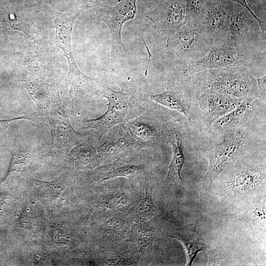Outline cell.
Listing matches in <instances>:
<instances>
[{"label":"cell","instance_id":"35","mask_svg":"<svg viewBox=\"0 0 266 266\" xmlns=\"http://www.w3.org/2000/svg\"><path fill=\"white\" fill-rule=\"evenodd\" d=\"M9 22L0 8V36L5 35L9 29Z\"/></svg>","mask_w":266,"mask_h":266},{"label":"cell","instance_id":"26","mask_svg":"<svg viewBox=\"0 0 266 266\" xmlns=\"http://www.w3.org/2000/svg\"><path fill=\"white\" fill-rule=\"evenodd\" d=\"M8 22L13 29L24 33L31 39H35L39 36L37 27L30 19L15 16L13 18H9Z\"/></svg>","mask_w":266,"mask_h":266},{"label":"cell","instance_id":"16","mask_svg":"<svg viewBox=\"0 0 266 266\" xmlns=\"http://www.w3.org/2000/svg\"><path fill=\"white\" fill-rule=\"evenodd\" d=\"M171 133L172 157L165 181L168 183H180L183 181L181 173L185 162L183 138L179 131L175 130Z\"/></svg>","mask_w":266,"mask_h":266},{"label":"cell","instance_id":"23","mask_svg":"<svg viewBox=\"0 0 266 266\" xmlns=\"http://www.w3.org/2000/svg\"><path fill=\"white\" fill-rule=\"evenodd\" d=\"M11 159L7 178H17L27 168L31 160V154L25 150H16L10 151Z\"/></svg>","mask_w":266,"mask_h":266},{"label":"cell","instance_id":"11","mask_svg":"<svg viewBox=\"0 0 266 266\" xmlns=\"http://www.w3.org/2000/svg\"><path fill=\"white\" fill-rule=\"evenodd\" d=\"M65 56L69 66L67 78L72 103L77 104L97 95H100L103 79L99 81L84 74L77 66L73 54Z\"/></svg>","mask_w":266,"mask_h":266},{"label":"cell","instance_id":"20","mask_svg":"<svg viewBox=\"0 0 266 266\" xmlns=\"http://www.w3.org/2000/svg\"><path fill=\"white\" fill-rule=\"evenodd\" d=\"M170 237L180 240L184 245L187 256L188 266H191L198 253L208 248L200 241L197 233L190 227H181L172 233Z\"/></svg>","mask_w":266,"mask_h":266},{"label":"cell","instance_id":"3","mask_svg":"<svg viewBox=\"0 0 266 266\" xmlns=\"http://www.w3.org/2000/svg\"><path fill=\"white\" fill-rule=\"evenodd\" d=\"M59 82L49 71L34 64L28 66L24 78L25 87L41 118L64 106L59 93Z\"/></svg>","mask_w":266,"mask_h":266},{"label":"cell","instance_id":"10","mask_svg":"<svg viewBox=\"0 0 266 266\" xmlns=\"http://www.w3.org/2000/svg\"><path fill=\"white\" fill-rule=\"evenodd\" d=\"M242 143V136L235 134L216 144L210 152L209 167L203 178V185L209 188L226 166L236 156Z\"/></svg>","mask_w":266,"mask_h":266},{"label":"cell","instance_id":"1","mask_svg":"<svg viewBox=\"0 0 266 266\" xmlns=\"http://www.w3.org/2000/svg\"><path fill=\"white\" fill-rule=\"evenodd\" d=\"M203 84L206 90L215 91L241 100H254L259 98L257 79L249 69L232 67L205 70Z\"/></svg>","mask_w":266,"mask_h":266},{"label":"cell","instance_id":"29","mask_svg":"<svg viewBox=\"0 0 266 266\" xmlns=\"http://www.w3.org/2000/svg\"><path fill=\"white\" fill-rule=\"evenodd\" d=\"M125 224V221L122 218L118 217H112L104 222L103 227L105 231L117 233L123 229Z\"/></svg>","mask_w":266,"mask_h":266},{"label":"cell","instance_id":"17","mask_svg":"<svg viewBox=\"0 0 266 266\" xmlns=\"http://www.w3.org/2000/svg\"><path fill=\"white\" fill-rule=\"evenodd\" d=\"M127 126L131 136L143 147L152 144L160 135L156 124L146 117L132 119L128 121Z\"/></svg>","mask_w":266,"mask_h":266},{"label":"cell","instance_id":"15","mask_svg":"<svg viewBox=\"0 0 266 266\" xmlns=\"http://www.w3.org/2000/svg\"><path fill=\"white\" fill-rule=\"evenodd\" d=\"M93 6H86L68 13H60L48 8L55 27V41L65 55L73 54L71 35L74 24L79 15Z\"/></svg>","mask_w":266,"mask_h":266},{"label":"cell","instance_id":"22","mask_svg":"<svg viewBox=\"0 0 266 266\" xmlns=\"http://www.w3.org/2000/svg\"><path fill=\"white\" fill-rule=\"evenodd\" d=\"M133 239L142 253L151 252L154 233L152 227L145 220H139L133 229Z\"/></svg>","mask_w":266,"mask_h":266},{"label":"cell","instance_id":"6","mask_svg":"<svg viewBox=\"0 0 266 266\" xmlns=\"http://www.w3.org/2000/svg\"><path fill=\"white\" fill-rule=\"evenodd\" d=\"M166 47L181 60L189 62L203 57L212 45L200 23L184 21L176 32L167 37Z\"/></svg>","mask_w":266,"mask_h":266},{"label":"cell","instance_id":"7","mask_svg":"<svg viewBox=\"0 0 266 266\" xmlns=\"http://www.w3.org/2000/svg\"><path fill=\"white\" fill-rule=\"evenodd\" d=\"M137 0H120L114 7H107L100 12V19L108 27L112 39L111 54L125 55L127 50L122 40L124 24L134 18L136 13Z\"/></svg>","mask_w":266,"mask_h":266},{"label":"cell","instance_id":"24","mask_svg":"<svg viewBox=\"0 0 266 266\" xmlns=\"http://www.w3.org/2000/svg\"><path fill=\"white\" fill-rule=\"evenodd\" d=\"M143 170L142 166L135 164H125L118 166L107 170L100 179L102 182L118 177H124L129 179H133L139 174Z\"/></svg>","mask_w":266,"mask_h":266},{"label":"cell","instance_id":"5","mask_svg":"<svg viewBox=\"0 0 266 266\" xmlns=\"http://www.w3.org/2000/svg\"><path fill=\"white\" fill-rule=\"evenodd\" d=\"M261 37L266 38L254 17L243 6L231 1L222 45L255 47Z\"/></svg>","mask_w":266,"mask_h":266},{"label":"cell","instance_id":"30","mask_svg":"<svg viewBox=\"0 0 266 266\" xmlns=\"http://www.w3.org/2000/svg\"><path fill=\"white\" fill-rule=\"evenodd\" d=\"M254 181V176L251 173L245 172L236 177L234 181V185L237 188H249L252 186Z\"/></svg>","mask_w":266,"mask_h":266},{"label":"cell","instance_id":"19","mask_svg":"<svg viewBox=\"0 0 266 266\" xmlns=\"http://www.w3.org/2000/svg\"><path fill=\"white\" fill-rule=\"evenodd\" d=\"M149 97L152 101L182 113L191 121L190 113L185 100L177 89L167 87L163 93L150 95Z\"/></svg>","mask_w":266,"mask_h":266},{"label":"cell","instance_id":"21","mask_svg":"<svg viewBox=\"0 0 266 266\" xmlns=\"http://www.w3.org/2000/svg\"><path fill=\"white\" fill-rule=\"evenodd\" d=\"M156 211L157 207L152 200V186L149 180L146 179L135 204V215L139 220L146 221Z\"/></svg>","mask_w":266,"mask_h":266},{"label":"cell","instance_id":"36","mask_svg":"<svg viewBox=\"0 0 266 266\" xmlns=\"http://www.w3.org/2000/svg\"><path fill=\"white\" fill-rule=\"evenodd\" d=\"M90 0V1H91V0Z\"/></svg>","mask_w":266,"mask_h":266},{"label":"cell","instance_id":"25","mask_svg":"<svg viewBox=\"0 0 266 266\" xmlns=\"http://www.w3.org/2000/svg\"><path fill=\"white\" fill-rule=\"evenodd\" d=\"M253 100H244L235 108L215 122L214 125L217 128H224L238 121L250 109Z\"/></svg>","mask_w":266,"mask_h":266},{"label":"cell","instance_id":"4","mask_svg":"<svg viewBox=\"0 0 266 266\" xmlns=\"http://www.w3.org/2000/svg\"><path fill=\"white\" fill-rule=\"evenodd\" d=\"M254 48L212 46L201 58L188 62L185 71L188 74H193L213 69L232 67L249 69L258 57Z\"/></svg>","mask_w":266,"mask_h":266},{"label":"cell","instance_id":"14","mask_svg":"<svg viewBox=\"0 0 266 266\" xmlns=\"http://www.w3.org/2000/svg\"><path fill=\"white\" fill-rule=\"evenodd\" d=\"M105 142L97 149L102 160H111L128 151L144 147L120 124L113 127Z\"/></svg>","mask_w":266,"mask_h":266},{"label":"cell","instance_id":"33","mask_svg":"<svg viewBox=\"0 0 266 266\" xmlns=\"http://www.w3.org/2000/svg\"><path fill=\"white\" fill-rule=\"evenodd\" d=\"M256 79L259 98L265 101L266 94V76L265 75L262 77Z\"/></svg>","mask_w":266,"mask_h":266},{"label":"cell","instance_id":"27","mask_svg":"<svg viewBox=\"0 0 266 266\" xmlns=\"http://www.w3.org/2000/svg\"><path fill=\"white\" fill-rule=\"evenodd\" d=\"M129 200L128 197L125 193L113 192L103 197L102 205L107 209L117 210L125 206Z\"/></svg>","mask_w":266,"mask_h":266},{"label":"cell","instance_id":"18","mask_svg":"<svg viewBox=\"0 0 266 266\" xmlns=\"http://www.w3.org/2000/svg\"><path fill=\"white\" fill-rule=\"evenodd\" d=\"M69 160L75 168L80 169L96 168L101 162L97 149L92 144L83 143L71 150Z\"/></svg>","mask_w":266,"mask_h":266},{"label":"cell","instance_id":"13","mask_svg":"<svg viewBox=\"0 0 266 266\" xmlns=\"http://www.w3.org/2000/svg\"><path fill=\"white\" fill-rule=\"evenodd\" d=\"M243 100L205 90L199 97L198 103L203 121L210 125L235 108Z\"/></svg>","mask_w":266,"mask_h":266},{"label":"cell","instance_id":"9","mask_svg":"<svg viewBox=\"0 0 266 266\" xmlns=\"http://www.w3.org/2000/svg\"><path fill=\"white\" fill-rule=\"evenodd\" d=\"M42 118L51 132V149L53 152H70L74 147L82 143L83 135L71 126L64 107Z\"/></svg>","mask_w":266,"mask_h":266},{"label":"cell","instance_id":"31","mask_svg":"<svg viewBox=\"0 0 266 266\" xmlns=\"http://www.w3.org/2000/svg\"><path fill=\"white\" fill-rule=\"evenodd\" d=\"M53 235L57 241L61 243H66L70 238L69 233L63 227L59 225L54 226L53 229Z\"/></svg>","mask_w":266,"mask_h":266},{"label":"cell","instance_id":"8","mask_svg":"<svg viewBox=\"0 0 266 266\" xmlns=\"http://www.w3.org/2000/svg\"><path fill=\"white\" fill-rule=\"evenodd\" d=\"M231 2L229 0L204 1L200 24L212 47L223 45Z\"/></svg>","mask_w":266,"mask_h":266},{"label":"cell","instance_id":"28","mask_svg":"<svg viewBox=\"0 0 266 266\" xmlns=\"http://www.w3.org/2000/svg\"><path fill=\"white\" fill-rule=\"evenodd\" d=\"M204 0H186L184 21L200 23Z\"/></svg>","mask_w":266,"mask_h":266},{"label":"cell","instance_id":"34","mask_svg":"<svg viewBox=\"0 0 266 266\" xmlns=\"http://www.w3.org/2000/svg\"><path fill=\"white\" fill-rule=\"evenodd\" d=\"M21 119L30 120L33 121H35L33 117L26 115L9 119H0V133L5 130L8 127L10 122Z\"/></svg>","mask_w":266,"mask_h":266},{"label":"cell","instance_id":"12","mask_svg":"<svg viewBox=\"0 0 266 266\" xmlns=\"http://www.w3.org/2000/svg\"><path fill=\"white\" fill-rule=\"evenodd\" d=\"M186 0H170L166 7L146 15L156 30L168 37L183 25L185 18Z\"/></svg>","mask_w":266,"mask_h":266},{"label":"cell","instance_id":"32","mask_svg":"<svg viewBox=\"0 0 266 266\" xmlns=\"http://www.w3.org/2000/svg\"><path fill=\"white\" fill-rule=\"evenodd\" d=\"M230 1L236 3L245 8L248 10L251 14L254 17L257 22L258 23L262 33L263 35H266V22L260 19L253 11V10L249 7L248 4L246 0H229Z\"/></svg>","mask_w":266,"mask_h":266},{"label":"cell","instance_id":"2","mask_svg":"<svg viewBox=\"0 0 266 266\" xmlns=\"http://www.w3.org/2000/svg\"><path fill=\"white\" fill-rule=\"evenodd\" d=\"M100 96L108 100L105 112L99 117L84 119L82 127L84 129L96 130L100 133V138L115 125L132 117L135 93L126 86H121L119 91H115L110 87L104 77Z\"/></svg>","mask_w":266,"mask_h":266}]
</instances>
